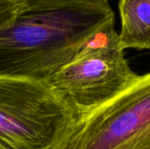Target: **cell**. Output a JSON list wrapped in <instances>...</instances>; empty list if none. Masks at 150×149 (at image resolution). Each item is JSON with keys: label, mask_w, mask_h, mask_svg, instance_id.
I'll return each instance as SVG.
<instances>
[{"label": "cell", "mask_w": 150, "mask_h": 149, "mask_svg": "<svg viewBox=\"0 0 150 149\" xmlns=\"http://www.w3.org/2000/svg\"><path fill=\"white\" fill-rule=\"evenodd\" d=\"M79 126L46 79L0 76V149H65Z\"/></svg>", "instance_id": "2"}, {"label": "cell", "mask_w": 150, "mask_h": 149, "mask_svg": "<svg viewBox=\"0 0 150 149\" xmlns=\"http://www.w3.org/2000/svg\"><path fill=\"white\" fill-rule=\"evenodd\" d=\"M65 149H150V72L85 119Z\"/></svg>", "instance_id": "4"}, {"label": "cell", "mask_w": 150, "mask_h": 149, "mask_svg": "<svg viewBox=\"0 0 150 149\" xmlns=\"http://www.w3.org/2000/svg\"><path fill=\"white\" fill-rule=\"evenodd\" d=\"M111 24L108 0H26L0 28V76L46 79Z\"/></svg>", "instance_id": "1"}, {"label": "cell", "mask_w": 150, "mask_h": 149, "mask_svg": "<svg viewBox=\"0 0 150 149\" xmlns=\"http://www.w3.org/2000/svg\"><path fill=\"white\" fill-rule=\"evenodd\" d=\"M111 24L46 78L69 103L80 124L131 87L140 75L130 67Z\"/></svg>", "instance_id": "3"}, {"label": "cell", "mask_w": 150, "mask_h": 149, "mask_svg": "<svg viewBox=\"0 0 150 149\" xmlns=\"http://www.w3.org/2000/svg\"><path fill=\"white\" fill-rule=\"evenodd\" d=\"M25 4L26 0H0V28L11 24Z\"/></svg>", "instance_id": "6"}, {"label": "cell", "mask_w": 150, "mask_h": 149, "mask_svg": "<svg viewBox=\"0 0 150 149\" xmlns=\"http://www.w3.org/2000/svg\"><path fill=\"white\" fill-rule=\"evenodd\" d=\"M122 48L150 50V0H120Z\"/></svg>", "instance_id": "5"}]
</instances>
